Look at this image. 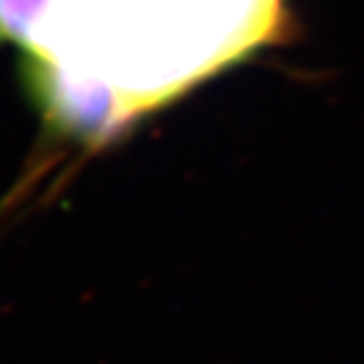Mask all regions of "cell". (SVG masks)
Wrapping results in <instances>:
<instances>
[{"label":"cell","instance_id":"1","mask_svg":"<svg viewBox=\"0 0 364 364\" xmlns=\"http://www.w3.org/2000/svg\"><path fill=\"white\" fill-rule=\"evenodd\" d=\"M3 36H6V33H3V26H0V38H3Z\"/></svg>","mask_w":364,"mask_h":364}]
</instances>
